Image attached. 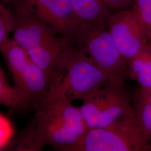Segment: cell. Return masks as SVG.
I'll return each mask as SVG.
<instances>
[{
  "mask_svg": "<svg viewBox=\"0 0 151 151\" xmlns=\"http://www.w3.org/2000/svg\"><path fill=\"white\" fill-rule=\"evenodd\" d=\"M58 83L34 109V119L13 148L40 151L48 146L58 151H70L87 130L80 109L73 105Z\"/></svg>",
  "mask_w": 151,
  "mask_h": 151,
  "instance_id": "obj_1",
  "label": "cell"
},
{
  "mask_svg": "<svg viewBox=\"0 0 151 151\" xmlns=\"http://www.w3.org/2000/svg\"><path fill=\"white\" fill-rule=\"evenodd\" d=\"M12 39L47 76L52 86L60 82L73 44L35 17L9 8Z\"/></svg>",
  "mask_w": 151,
  "mask_h": 151,
  "instance_id": "obj_2",
  "label": "cell"
},
{
  "mask_svg": "<svg viewBox=\"0 0 151 151\" xmlns=\"http://www.w3.org/2000/svg\"><path fill=\"white\" fill-rule=\"evenodd\" d=\"M133 113L102 128L87 129L70 151H141L151 149Z\"/></svg>",
  "mask_w": 151,
  "mask_h": 151,
  "instance_id": "obj_3",
  "label": "cell"
},
{
  "mask_svg": "<svg viewBox=\"0 0 151 151\" xmlns=\"http://www.w3.org/2000/svg\"><path fill=\"white\" fill-rule=\"evenodd\" d=\"M70 42L103 70L110 81L125 79L128 62L116 47L106 24L81 23Z\"/></svg>",
  "mask_w": 151,
  "mask_h": 151,
  "instance_id": "obj_4",
  "label": "cell"
},
{
  "mask_svg": "<svg viewBox=\"0 0 151 151\" xmlns=\"http://www.w3.org/2000/svg\"><path fill=\"white\" fill-rule=\"evenodd\" d=\"M0 54L29 108H36L53 86L47 76L26 52L10 38L0 46Z\"/></svg>",
  "mask_w": 151,
  "mask_h": 151,
  "instance_id": "obj_5",
  "label": "cell"
},
{
  "mask_svg": "<svg viewBox=\"0 0 151 151\" xmlns=\"http://www.w3.org/2000/svg\"><path fill=\"white\" fill-rule=\"evenodd\" d=\"M87 129L105 127L133 113L132 98L124 80L109 81L78 107Z\"/></svg>",
  "mask_w": 151,
  "mask_h": 151,
  "instance_id": "obj_6",
  "label": "cell"
},
{
  "mask_svg": "<svg viewBox=\"0 0 151 151\" xmlns=\"http://www.w3.org/2000/svg\"><path fill=\"white\" fill-rule=\"evenodd\" d=\"M109 81L106 74L73 45L67 62L64 75L58 84L71 101H83Z\"/></svg>",
  "mask_w": 151,
  "mask_h": 151,
  "instance_id": "obj_7",
  "label": "cell"
},
{
  "mask_svg": "<svg viewBox=\"0 0 151 151\" xmlns=\"http://www.w3.org/2000/svg\"><path fill=\"white\" fill-rule=\"evenodd\" d=\"M11 7L35 17L70 41L81 24L69 0H15Z\"/></svg>",
  "mask_w": 151,
  "mask_h": 151,
  "instance_id": "obj_8",
  "label": "cell"
},
{
  "mask_svg": "<svg viewBox=\"0 0 151 151\" xmlns=\"http://www.w3.org/2000/svg\"><path fill=\"white\" fill-rule=\"evenodd\" d=\"M106 24L116 47L128 63L150 43L130 9L111 13Z\"/></svg>",
  "mask_w": 151,
  "mask_h": 151,
  "instance_id": "obj_9",
  "label": "cell"
},
{
  "mask_svg": "<svg viewBox=\"0 0 151 151\" xmlns=\"http://www.w3.org/2000/svg\"><path fill=\"white\" fill-rule=\"evenodd\" d=\"M78 21L82 24H106L111 14L104 0H69Z\"/></svg>",
  "mask_w": 151,
  "mask_h": 151,
  "instance_id": "obj_10",
  "label": "cell"
},
{
  "mask_svg": "<svg viewBox=\"0 0 151 151\" xmlns=\"http://www.w3.org/2000/svg\"><path fill=\"white\" fill-rule=\"evenodd\" d=\"M127 75L140 87L151 88V43L128 62Z\"/></svg>",
  "mask_w": 151,
  "mask_h": 151,
  "instance_id": "obj_11",
  "label": "cell"
},
{
  "mask_svg": "<svg viewBox=\"0 0 151 151\" xmlns=\"http://www.w3.org/2000/svg\"><path fill=\"white\" fill-rule=\"evenodd\" d=\"M132 110L145 135L151 138V88L139 86L132 98Z\"/></svg>",
  "mask_w": 151,
  "mask_h": 151,
  "instance_id": "obj_12",
  "label": "cell"
},
{
  "mask_svg": "<svg viewBox=\"0 0 151 151\" xmlns=\"http://www.w3.org/2000/svg\"><path fill=\"white\" fill-rule=\"evenodd\" d=\"M0 105L14 111H23L29 107L21 93L8 81L5 71L0 65Z\"/></svg>",
  "mask_w": 151,
  "mask_h": 151,
  "instance_id": "obj_13",
  "label": "cell"
},
{
  "mask_svg": "<svg viewBox=\"0 0 151 151\" xmlns=\"http://www.w3.org/2000/svg\"><path fill=\"white\" fill-rule=\"evenodd\" d=\"M130 9L151 43V0H134Z\"/></svg>",
  "mask_w": 151,
  "mask_h": 151,
  "instance_id": "obj_14",
  "label": "cell"
},
{
  "mask_svg": "<svg viewBox=\"0 0 151 151\" xmlns=\"http://www.w3.org/2000/svg\"><path fill=\"white\" fill-rule=\"evenodd\" d=\"M12 33L10 10L0 3V46L9 39Z\"/></svg>",
  "mask_w": 151,
  "mask_h": 151,
  "instance_id": "obj_15",
  "label": "cell"
},
{
  "mask_svg": "<svg viewBox=\"0 0 151 151\" xmlns=\"http://www.w3.org/2000/svg\"><path fill=\"white\" fill-rule=\"evenodd\" d=\"M134 0H104L110 10L118 11L129 9Z\"/></svg>",
  "mask_w": 151,
  "mask_h": 151,
  "instance_id": "obj_16",
  "label": "cell"
},
{
  "mask_svg": "<svg viewBox=\"0 0 151 151\" xmlns=\"http://www.w3.org/2000/svg\"><path fill=\"white\" fill-rule=\"evenodd\" d=\"M2 2H5L6 4H10V5H12L14 2V1H15V0H1Z\"/></svg>",
  "mask_w": 151,
  "mask_h": 151,
  "instance_id": "obj_17",
  "label": "cell"
}]
</instances>
